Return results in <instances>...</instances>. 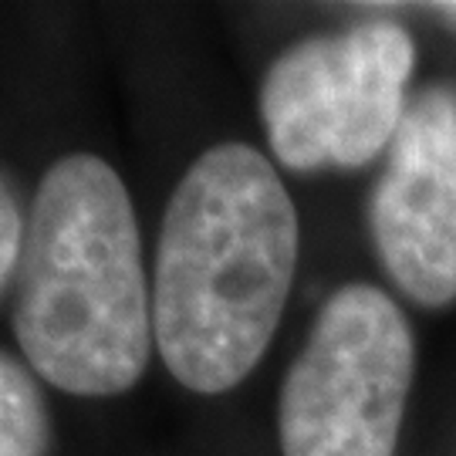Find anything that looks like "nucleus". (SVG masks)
<instances>
[{
    "label": "nucleus",
    "instance_id": "1",
    "mask_svg": "<svg viewBox=\"0 0 456 456\" xmlns=\"http://www.w3.org/2000/svg\"><path fill=\"white\" fill-rule=\"evenodd\" d=\"M297 210L261 149L220 142L196 159L159 230L152 338L190 392L240 386L274 338L297 271Z\"/></svg>",
    "mask_w": 456,
    "mask_h": 456
},
{
    "label": "nucleus",
    "instance_id": "6",
    "mask_svg": "<svg viewBox=\"0 0 456 456\" xmlns=\"http://www.w3.org/2000/svg\"><path fill=\"white\" fill-rule=\"evenodd\" d=\"M48 403L34 375L0 348V456H48Z\"/></svg>",
    "mask_w": 456,
    "mask_h": 456
},
{
    "label": "nucleus",
    "instance_id": "3",
    "mask_svg": "<svg viewBox=\"0 0 456 456\" xmlns=\"http://www.w3.org/2000/svg\"><path fill=\"white\" fill-rule=\"evenodd\" d=\"M416 372L406 314L372 284H345L318 311L284 375V456H395Z\"/></svg>",
    "mask_w": 456,
    "mask_h": 456
},
{
    "label": "nucleus",
    "instance_id": "5",
    "mask_svg": "<svg viewBox=\"0 0 456 456\" xmlns=\"http://www.w3.org/2000/svg\"><path fill=\"white\" fill-rule=\"evenodd\" d=\"M372 240L399 291L423 308L456 301V92L429 85L403 115L375 183Z\"/></svg>",
    "mask_w": 456,
    "mask_h": 456
},
{
    "label": "nucleus",
    "instance_id": "2",
    "mask_svg": "<svg viewBox=\"0 0 456 456\" xmlns=\"http://www.w3.org/2000/svg\"><path fill=\"white\" fill-rule=\"evenodd\" d=\"M14 281L11 325L45 382L118 395L142 379L152 297L132 196L105 159L71 152L41 176Z\"/></svg>",
    "mask_w": 456,
    "mask_h": 456
},
{
    "label": "nucleus",
    "instance_id": "4",
    "mask_svg": "<svg viewBox=\"0 0 456 456\" xmlns=\"http://www.w3.org/2000/svg\"><path fill=\"white\" fill-rule=\"evenodd\" d=\"M412 65L416 45L389 17L297 41L261 85L274 159L291 173L372 163L403 126Z\"/></svg>",
    "mask_w": 456,
    "mask_h": 456
},
{
    "label": "nucleus",
    "instance_id": "7",
    "mask_svg": "<svg viewBox=\"0 0 456 456\" xmlns=\"http://www.w3.org/2000/svg\"><path fill=\"white\" fill-rule=\"evenodd\" d=\"M24 230H28V213L20 207V196H17L11 176L0 173V294L17 274Z\"/></svg>",
    "mask_w": 456,
    "mask_h": 456
}]
</instances>
